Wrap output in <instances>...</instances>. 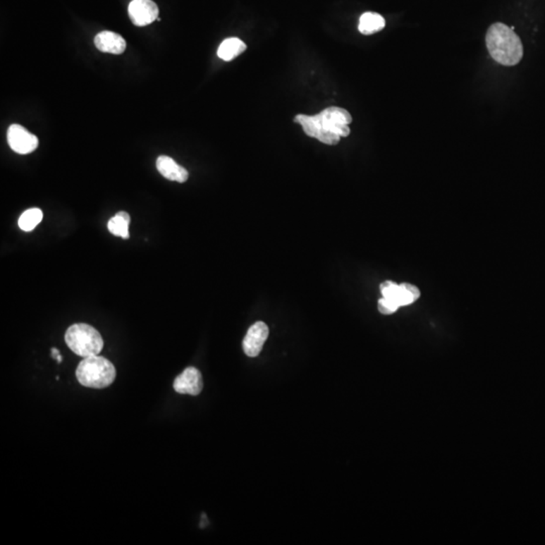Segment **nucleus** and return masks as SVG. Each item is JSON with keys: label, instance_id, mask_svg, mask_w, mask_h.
I'll return each mask as SVG.
<instances>
[{"label": "nucleus", "instance_id": "nucleus-6", "mask_svg": "<svg viewBox=\"0 0 545 545\" xmlns=\"http://www.w3.org/2000/svg\"><path fill=\"white\" fill-rule=\"evenodd\" d=\"M128 16L133 25L146 27L158 20L159 8L153 0H133L128 6Z\"/></svg>", "mask_w": 545, "mask_h": 545}, {"label": "nucleus", "instance_id": "nucleus-9", "mask_svg": "<svg viewBox=\"0 0 545 545\" xmlns=\"http://www.w3.org/2000/svg\"><path fill=\"white\" fill-rule=\"evenodd\" d=\"M94 44L100 52L114 54V55H121L126 49L125 39L121 35L109 30H104L96 35Z\"/></svg>", "mask_w": 545, "mask_h": 545}, {"label": "nucleus", "instance_id": "nucleus-14", "mask_svg": "<svg viewBox=\"0 0 545 545\" xmlns=\"http://www.w3.org/2000/svg\"><path fill=\"white\" fill-rule=\"evenodd\" d=\"M43 219V212L39 208H30L23 212L18 219V226L23 231H32Z\"/></svg>", "mask_w": 545, "mask_h": 545}, {"label": "nucleus", "instance_id": "nucleus-13", "mask_svg": "<svg viewBox=\"0 0 545 545\" xmlns=\"http://www.w3.org/2000/svg\"><path fill=\"white\" fill-rule=\"evenodd\" d=\"M130 223V214L125 212H121L114 215L111 221H109L107 228H109L112 235L128 240V238H130V231H128Z\"/></svg>", "mask_w": 545, "mask_h": 545}, {"label": "nucleus", "instance_id": "nucleus-12", "mask_svg": "<svg viewBox=\"0 0 545 545\" xmlns=\"http://www.w3.org/2000/svg\"><path fill=\"white\" fill-rule=\"evenodd\" d=\"M385 18L376 13H365L360 18L359 30L362 35L376 34L385 27Z\"/></svg>", "mask_w": 545, "mask_h": 545}, {"label": "nucleus", "instance_id": "nucleus-5", "mask_svg": "<svg viewBox=\"0 0 545 545\" xmlns=\"http://www.w3.org/2000/svg\"><path fill=\"white\" fill-rule=\"evenodd\" d=\"M8 142L11 149L20 155L32 153L39 147V139L23 125H11L8 130Z\"/></svg>", "mask_w": 545, "mask_h": 545}, {"label": "nucleus", "instance_id": "nucleus-11", "mask_svg": "<svg viewBox=\"0 0 545 545\" xmlns=\"http://www.w3.org/2000/svg\"><path fill=\"white\" fill-rule=\"evenodd\" d=\"M245 50H247V44L243 43L242 39H238V37H229V39H224L219 46L217 56L221 60L228 62V61L235 59Z\"/></svg>", "mask_w": 545, "mask_h": 545}, {"label": "nucleus", "instance_id": "nucleus-8", "mask_svg": "<svg viewBox=\"0 0 545 545\" xmlns=\"http://www.w3.org/2000/svg\"><path fill=\"white\" fill-rule=\"evenodd\" d=\"M173 387L179 394L197 396L203 389V379L200 369L194 368V367H189V368L185 369L175 379Z\"/></svg>", "mask_w": 545, "mask_h": 545}, {"label": "nucleus", "instance_id": "nucleus-2", "mask_svg": "<svg viewBox=\"0 0 545 545\" xmlns=\"http://www.w3.org/2000/svg\"><path fill=\"white\" fill-rule=\"evenodd\" d=\"M491 57L503 66H516L523 58V44L518 35L501 23L491 25L486 36Z\"/></svg>", "mask_w": 545, "mask_h": 545}, {"label": "nucleus", "instance_id": "nucleus-16", "mask_svg": "<svg viewBox=\"0 0 545 545\" xmlns=\"http://www.w3.org/2000/svg\"><path fill=\"white\" fill-rule=\"evenodd\" d=\"M399 307V304L394 299L386 298V297H383L378 302V310L384 315L392 314Z\"/></svg>", "mask_w": 545, "mask_h": 545}, {"label": "nucleus", "instance_id": "nucleus-4", "mask_svg": "<svg viewBox=\"0 0 545 545\" xmlns=\"http://www.w3.org/2000/svg\"><path fill=\"white\" fill-rule=\"evenodd\" d=\"M65 341L74 354L82 357L99 355L104 345L99 331L86 324L71 325L65 333Z\"/></svg>", "mask_w": 545, "mask_h": 545}, {"label": "nucleus", "instance_id": "nucleus-1", "mask_svg": "<svg viewBox=\"0 0 545 545\" xmlns=\"http://www.w3.org/2000/svg\"><path fill=\"white\" fill-rule=\"evenodd\" d=\"M296 123L302 125L308 137H314L325 145H338L341 137H348V125L353 121L350 112L341 107H329L320 114L308 116L299 114Z\"/></svg>", "mask_w": 545, "mask_h": 545}, {"label": "nucleus", "instance_id": "nucleus-15", "mask_svg": "<svg viewBox=\"0 0 545 545\" xmlns=\"http://www.w3.org/2000/svg\"><path fill=\"white\" fill-rule=\"evenodd\" d=\"M420 297V291L417 287L412 284L404 283L399 285V292L397 295L396 301L400 306H406L409 304L415 302Z\"/></svg>", "mask_w": 545, "mask_h": 545}, {"label": "nucleus", "instance_id": "nucleus-17", "mask_svg": "<svg viewBox=\"0 0 545 545\" xmlns=\"http://www.w3.org/2000/svg\"><path fill=\"white\" fill-rule=\"evenodd\" d=\"M381 292H382L383 297L394 299V300L396 301L397 295H398L399 292V285L392 282V281H385V282L382 283V285H381Z\"/></svg>", "mask_w": 545, "mask_h": 545}, {"label": "nucleus", "instance_id": "nucleus-18", "mask_svg": "<svg viewBox=\"0 0 545 545\" xmlns=\"http://www.w3.org/2000/svg\"><path fill=\"white\" fill-rule=\"evenodd\" d=\"M51 353H52L53 359L57 360V362L61 364L63 361V357L62 355H61L59 350L56 348H53L52 350H51Z\"/></svg>", "mask_w": 545, "mask_h": 545}, {"label": "nucleus", "instance_id": "nucleus-10", "mask_svg": "<svg viewBox=\"0 0 545 545\" xmlns=\"http://www.w3.org/2000/svg\"><path fill=\"white\" fill-rule=\"evenodd\" d=\"M157 169L160 174L170 181L184 183L189 177L188 171L178 165L172 158L168 156H160L157 159Z\"/></svg>", "mask_w": 545, "mask_h": 545}, {"label": "nucleus", "instance_id": "nucleus-7", "mask_svg": "<svg viewBox=\"0 0 545 545\" xmlns=\"http://www.w3.org/2000/svg\"><path fill=\"white\" fill-rule=\"evenodd\" d=\"M269 336L268 325L258 322L252 324L243 341V352L247 357H258Z\"/></svg>", "mask_w": 545, "mask_h": 545}, {"label": "nucleus", "instance_id": "nucleus-3", "mask_svg": "<svg viewBox=\"0 0 545 545\" xmlns=\"http://www.w3.org/2000/svg\"><path fill=\"white\" fill-rule=\"evenodd\" d=\"M78 382L84 387L104 389L109 387L116 378L114 364L100 355L84 357L76 369Z\"/></svg>", "mask_w": 545, "mask_h": 545}]
</instances>
